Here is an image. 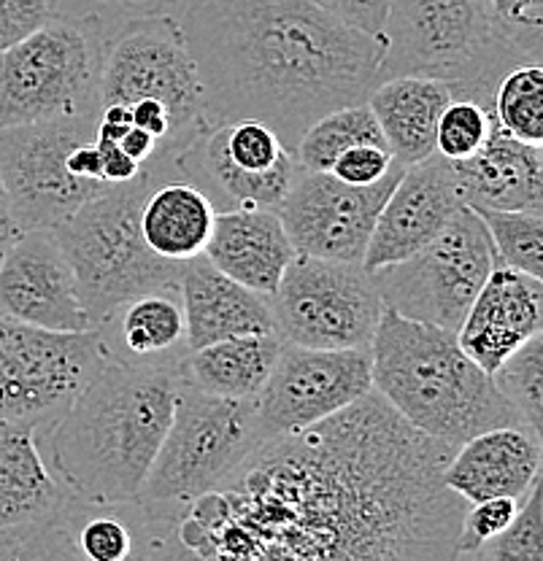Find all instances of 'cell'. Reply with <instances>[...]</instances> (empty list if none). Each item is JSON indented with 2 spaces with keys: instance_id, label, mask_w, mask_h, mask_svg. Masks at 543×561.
<instances>
[{
  "instance_id": "1",
  "label": "cell",
  "mask_w": 543,
  "mask_h": 561,
  "mask_svg": "<svg viewBox=\"0 0 543 561\" xmlns=\"http://www.w3.org/2000/svg\"><path fill=\"white\" fill-rule=\"evenodd\" d=\"M454 451L371 389L308 430L265 437L225 489L184 507L173 557L454 559L468 511L443 483Z\"/></svg>"
},
{
  "instance_id": "2",
  "label": "cell",
  "mask_w": 543,
  "mask_h": 561,
  "mask_svg": "<svg viewBox=\"0 0 543 561\" xmlns=\"http://www.w3.org/2000/svg\"><path fill=\"white\" fill-rule=\"evenodd\" d=\"M173 16L208 125L260 119L292 151L319 116L378 84L382 41L312 0H181Z\"/></svg>"
},
{
  "instance_id": "3",
  "label": "cell",
  "mask_w": 543,
  "mask_h": 561,
  "mask_svg": "<svg viewBox=\"0 0 543 561\" xmlns=\"http://www.w3.org/2000/svg\"><path fill=\"white\" fill-rule=\"evenodd\" d=\"M184 359V356H181ZM181 362L106 356L60 419L36 437L52 476L81 502H136L171 424Z\"/></svg>"
},
{
  "instance_id": "4",
  "label": "cell",
  "mask_w": 543,
  "mask_h": 561,
  "mask_svg": "<svg viewBox=\"0 0 543 561\" xmlns=\"http://www.w3.org/2000/svg\"><path fill=\"white\" fill-rule=\"evenodd\" d=\"M373 389L417 430L452 446L522 424L493 376L465 354L457 332L382 308L371 341Z\"/></svg>"
},
{
  "instance_id": "5",
  "label": "cell",
  "mask_w": 543,
  "mask_h": 561,
  "mask_svg": "<svg viewBox=\"0 0 543 561\" xmlns=\"http://www.w3.org/2000/svg\"><path fill=\"white\" fill-rule=\"evenodd\" d=\"M265 437L252 400L206 394L181 376L171 424L136 500L155 522L162 557H173V526L184 507L225 489Z\"/></svg>"
},
{
  "instance_id": "6",
  "label": "cell",
  "mask_w": 543,
  "mask_h": 561,
  "mask_svg": "<svg viewBox=\"0 0 543 561\" xmlns=\"http://www.w3.org/2000/svg\"><path fill=\"white\" fill-rule=\"evenodd\" d=\"M382 41L378 81L433 76L487 108L508 70L533 62L506 38L487 0H389Z\"/></svg>"
},
{
  "instance_id": "7",
  "label": "cell",
  "mask_w": 543,
  "mask_h": 561,
  "mask_svg": "<svg viewBox=\"0 0 543 561\" xmlns=\"http://www.w3.org/2000/svg\"><path fill=\"white\" fill-rule=\"evenodd\" d=\"M162 179L157 168L146 165L133 181L98 192L55 230L92 330L133 297L179 289L184 262L157 256L142 236L144 197Z\"/></svg>"
},
{
  "instance_id": "8",
  "label": "cell",
  "mask_w": 543,
  "mask_h": 561,
  "mask_svg": "<svg viewBox=\"0 0 543 561\" xmlns=\"http://www.w3.org/2000/svg\"><path fill=\"white\" fill-rule=\"evenodd\" d=\"M111 27L114 22L103 16L60 11L0 51V130L101 114V66Z\"/></svg>"
},
{
  "instance_id": "9",
  "label": "cell",
  "mask_w": 543,
  "mask_h": 561,
  "mask_svg": "<svg viewBox=\"0 0 543 561\" xmlns=\"http://www.w3.org/2000/svg\"><path fill=\"white\" fill-rule=\"evenodd\" d=\"M498 254L476 210L463 206L452 225L406 260L373 271L384 308L457 332Z\"/></svg>"
},
{
  "instance_id": "10",
  "label": "cell",
  "mask_w": 543,
  "mask_h": 561,
  "mask_svg": "<svg viewBox=\"0 0 543 561\" xmlns=\"http://www.w3.org/2000/svg\"><path fill=\"white\" fill-rule=\"evenodd\" d=\"M268 306L282 343L367 348L384 302L362 262L295 254L273 295H268Z\"/></svg>"
},
{
  "instance_id": "11",
  "label": "cell",
  "mask_w": 543,
  "mask_h": 561,
  "mask_svg": "<svg viewBox=\"0 0 543 561\" xmlns=\"http://www.w3.org/2000/svg\"><path fill=\"white\" fill-rule=\"evenodd\" d=\"M101 332H52L0 313V424L49 430L106 362Z\"/></svg>"
},
{
  "instance_id": "12",
  "label": "cell",
  "mask_w": 543,
  "mask_h": 561,
  "mask_svg": "<svg viewBox=\"0 0 543 561\" xmlns=\"http://www.w3.org/2000/svg\"><path fill=\"white\" fill-rule=\"evenodd\" d=\"M136 101L160 103L177 122L184 149L208 125L203 92L171 14L131 16L111 27L101 66V108ZM181 149V151H184Z\"/></svg>"
},
{
  "instance_id": "13",
  "label": "cell",
  "mask_w": 543,
  "mask_h": 561,
  "mask_svg": "<svg viewBox=\"0 0 543 561\" xmlns=\"http://www.w3.org/2000/svg\"><path fill=\"white\" fill-rule=\"evenodd\" d=\"M98 133V114L44 119L0 130V181L20 232L49 227L84 206L106 186L76 179L68 157Z\"/></svg>"
},
{
  "instance_id": "14",
  "label": "cell",
  "mask_w": 543,
  "mask_h": 561,
  "mask_svg": "<svg viewBox=\"0 0 543 561\" xmlns=\"http://www.w3.org/2000/svg\"><path fill=\"white\" fill-rule=\"evenodd\" d=\"M295 173V157L271 125L230 119L206 125L173 160V179L195 184L217 210H279Z\"/></svg>"
},
{
  "instance_id": "15",
  "label": "cell",
  "mask_w": 543,
  "mask_h": 561,
  "mask_svg": "<svg viewBox=\"0 0 543 561\" xmlns=\"http://www.w3.org/2000/svg\"><path fill=\"white\" fill-rule=\"evenodd\" d=\"M373 389L371 346L308 348L282 343L252 405L265 435H295Z\"/></svg>"
},
{
  "instance_id": "16",
  "label": "cell",
  "mask_w": 543,
  "mask_h": 561,
  "mask_svg": "<svg viewBox=\"0 0 543 561\" xmlns=\"http://www.w3.org/2000/svg\"><path fill=\"white\" fill-rule=\"evenodd\" d=\"M403 165L373 184H347L330 171H303L295 165L279 216L295 254L362 262L384 201L398 184Z\"/></svg>"
},
{
  "instance_id": "17",
  "label": "cell",
  "mask_w": 543,
  "mask_h": 561,
  "mask_svg": "<svg viewBox=\"0 0 543 561\" xmlns=\"http://www.w3.org/2000/svg\"><path fill=\"white\" fill-rule=\"evenodd\" d=\"M0 313L52 332H90L73 267L49 227L16 236L0 260Z\"/></svg>"
},
{
  "instance_id": "18",
  "label": "cell",
  "mask_w": 543,
  "mask_h": 561,
  "mask_svg": "<svg viewBox=\"0 0 543 561\" xmlns=\"http://www.w3.org/2000/svg\"><path fill=\"white\" fill-rule=\"evenodd\" d=\"M463 206L452 162L446 157L433 151L425 160L403 168L398 184L378 210L362 267L373 273L425 249L452 225Z\"/></svg>"
},
{
  "instance_id": "19",
  "label": "cell",
  "mask_w": 543,
  "mask_h": 561,
  "mask_svg": "<svg viewBox=\"0 0 543 561\" xmlns=\"http://www.w3.org/2000/svg\"><path fill=\"white\" fill-rule=\"evenodd\" d=\"M162 559L155 522L138 502L95 505L71 496L33 542L31 559Z\"/></svg>"
},
{
  "instance_id": "20",
  "label": "cell",
  "mask_w": 543,
  "mask_h": 561,
  "mask_svg": "<svg viewBox=\"0 0 543 561\" xmlns=\"http://www.w3.org/2000/svg\"><path fill=\"white\" fill-rule=\"evenodd\" d=\"M541 280L498 262L478 289L460 324L457 341L484 373H493L508 354L541 332Z\"/></svg>"
},
{
  "instance_id": "21",
  "label": "cell",
  "mask_w": 543,
  "mask_h": 561,
  "mask_svg": "<svg viewBox=\"0 0 543 561\" xmlns=\"http://www.w3.org/2000/svg\"><path fill=\"white\" fill-rule=\"evenodd\" d=\"M73 494L52 476L31 426L0 424V531L16 540V559H31L33 542Z\"/></svg>"
},
{
  "instance_id": "22",
  "label": "cell",
  "mask_w": 543,
  "mask_h": 561,
  "mask_svg": "<svg viewBox=\"0 0 543 561\" xmlns=\"http://www.w3.org/2000/svg\"><path fill=\"white\" fill-rule=\"evenodd\" d=\"M541 440L524 424L482 432L460 443L443 470V483L468 505L489 496L524 500L530 486L541 481Z\"/></svg>"
},
{
  "instance_id": "23",
  "label": "cell",
  "mask_w": 543,
  "mask_h": 561,
  "mask_svg": "<svg viewBox=\"0 0 543 561\" xmlns=\"http://www.w3.org/2000/svg\"><path fill=\"white\" fill-rule=\"evenodd\" d=\"M179 297L184 308L186 351L225 337L268 335V332L276 335L268 297L225 276L203 254L192 256L181 267Z\"/></svg>"
},
{
  "instance_id": "24",
  "label": "cell",
  "mask_w": 543,
  "mask_h": 561,
  "mask_svg": "<svg viewBox=\"0 0 543 561\" xmlns=\"http://www.w3.org/2000/svg\"><path fill=\"white\" fill-rule=\"evenodd\" d=\"M452 171L468 208L543 210L541 146L508 136L498 122H493L482 149L468 160L452 162Z\"/></svg>"
},
{
  "instance_id": "25",
  "label": "cell",
  "mask_w": 543,
  "mask_h": 561,
  "mask_svg": "<svg viewBox=\"0 0 543 561\" xmlns=\"http://www.w3.org/2000/svg\"><path fill=\"white\" fill-rule=\"evenodd\" d=\"M203 256L257 295H273L295 256L284 221L273 208L217 210Z\"/></svg>"
},
{
  "instance_id": "26",
  "label": "cell",
  "mask_w": 543,
  "mask_h": 561,
  "mask_svg": "<svg viewBox=\"0 0 543 561\" xmlns=\"http://www.w3.org/2000/svg\"><path fill=\"white\" fill-rule=\"evenodd\" d=\"M457 98L449 81L433 76H393L367 95L389 151L403 168L435 151V130L443 108Z\"/></svg>"
},
{
  "instance_id": "27",
  "label": "cell",
  "mask_w": 543,
  "mask_h": 561,
  "mask_svg": "<svg viewBox=\"0 0 543 561\" xmlns=\"http://www.w3.org/2000/svg\"><path fill=\"white\" fill-rule=\"evenodd\" d=\"M109 354L122 362L168 365L186 354V324L179 289L133 297L98 327Z\"/></svg>"
},
{
  "instance_id": "28",
  "label": "cell",
  "mask_w": 543,
  "mask_h": 561,
  "mask_svg": "<svg viewBox=\"0 0 543 561\" xmlns=\"http://www.w3.org/2000/svg\"><path fill=\"white\" fill-rule=\"evenodd\" d=\"M217 208L184 179L157 181L144 197L142 236L162 260L186 262L203 254L212 238Z\"/></svg>"
},
{
  "instance_id": "29",
  "label": "cell",
  "mask_w": 543,
  "mask_h": 561,
  "mask_svg": "<svg viewBox=\"0 0 543 561\" xmlns=\"http://www.w3.org/2000/svg\"><path fill=\"white\" fill-rule=\"evenodd\" d=\"M282 341L279 335H241L186 351L179 370L195 389L227 400H252L265 383Z\"/></svg>"
},
{
  "instance_id": "30",
  "label": "cell",
  "mask_w": 543,
  "mask_h": 561,
  "mask_svg": "<svg viewBox=\"0 0 543 561\" xmlns=\"http://www.w3.org/2000/svg\"><path fill=\"white\" fill-rule=\"evenodd\" d=\"M362 144L387 146L382 127L365 101L341 105V108L319 116L297 140L292 157L303 171H330L338 154Z\"/></svg>"
},
{
  "instance_id": "31",
  "label": "cell",
  "mask_w": 543,
  "mask_h": 561,
  "mask_svg": "<svg viewBox=\"0 0 543 561\" xmlns=\"http://www.w3.org/2000/svg\"><path fill=\"white\" fill-rule=\"evenodd\" d=\"M493 116L508 136L543 146V68L541 62L513 66L495 87Z\"/></svg>"
},
{
  "instance_id": "32",
  "label": "cell",
  "mask_w": 543,
  "mask_h": 561,
  "mask_svg": "<svg viewBox=\"0 0 543 561\" xmlns=\"http://www.w3.org/2000/svg\"><path fill=\"white\" fill-rule=\"evenodd\" d=\"M473 210L487 227L498 262L543 278V210Z\"/></svg>"
},
{
  "instance_id": "33",
  "label": "cell",
  "mask_w": 543,
  "mask_h": 561,
  "mask_svg": "<svg viewBox=\"0 0 543 561\" xmlns=\"http://www.w3.org/2000/svg\"><path fill=\"white\" fill-rule=\"evenodd\" d=\"M489 376L522 424L543 437V332L508 354Z\"/></svg>"
},
{
  "instance_id": "34",
  "label": "cell",
  "mask_w": 543,
  "mask_h": 561,
  "mask_svg": "<svg viewBox=\"0 0 543 561\" xmlns=\"http://www.w3.org/2000/svg\"><path fill=\"white\" fill-rule=\"evenodd\" d=\"M471 559L482 561H543V494L535 481L524 494L517 516L498 537L478 548Z\"/></svg>"
},
{
  "instance_id": "35",
  "label": "cell",
  "mask_w": 543,
  "mask_h": 561,
  "mask_svg": "<svg viewBox=\"0 0 543 561\" xmlns=\"http://www.w3.org/2000/svg\"><path fill=\"white\" fill-rule=\"evenodd\" d=\"M493 122V108L473 98H454L438 119L435 151L452 162L468 160L484 146Z\"/></svg>"
},
{
  "instance_id": "36",
  "label": "cell",
  "mask_w": 543,
  "mask_h": 561,
  "mask_svg": "<svg viewBox=\"0 0 543 561\" xmlns=\"http://www.w3.org/2000/svg\"><path fill=\"white\" fill-rule=\"evenodd\" d=\"M519 505L522 500H513V496H489V500L468 505L457 542H454V559H471L478 548L498 537L517 516Z\"/></svg>"
},
{
  "instance_id": "37",
  "label": "cell",
  "mask_w": 543,
  "mask_h": 561,
  "mask_svg": "<svg viewBox=\"0 0 543 561\" xmlns=\"http://www.w3.org/2000/svg\"><path fill=\"white\" fill-rule=\"evenodd\" d=\"M500 31L533 62L543 60V0H487Z\"/></svg>"
},
{
  "instance_id": "38",
  "label": "cell",
  "mask_w": 543,
  "mask_h": 561,
  "mask_svg": "<svg viewBox=\"0 0 543 561\" xmlns=\"http://www.w3.org/2000/svg\"><path fill=\"white\" fill-rule=\"evenodd\" d=\"M60 14V0H0V51Z\"/></svg>"
},
{
  "instance_id": "39",
  "label": "cell",
  "mask_w": 543,
  "mask_h": 561,
  "mask_svg": "<svg viewBox=\"0 0 543 561\" xmlns=\"http://www.w3.org/2000/svg\"><path fill=\"white\" fill-rule=\"evenodd\" d=\"M395 165H398V160H395L393 151H389L387 146L362 144L352 146V149H347L343 154H338L330 173L338 175L341 181H347V184L365 186L384 179Z\"/></svg>"
},
{
  "instance_id": "40",
  "label": "cell",
  "mask_w": 543,
  "mask_h": 561,
  "mask_svg": "<svg viewBox=\"0 0 543 561\" xmlns=\"http://www.w3.org/2000/svg\"><path fill=\"white\" fill-rule=\"evenodd\" d=\"M181 0H60V11L68 14H95L109 22L131 20L146 14H177Z\"/></svg>"
},
{
  "instance_id": "41",
  "label": "cell",
  "mask_w": 543,
  "mask_h": 561,
  "mask_svg": "<svg viewBox=\"0 0 543 561\" xmlns=\"http://www.w3.org/2000/svg\"><path fill=\"white\" fill-rule=\"evenodd\" d=\"M312 3H317L319 9L327 11V14L341 20L343 25L382 41L384 16H387L389 0H312Z\"/></svg>"
},
{
  "instance_id": "42",
  "label": "cell",
  "mask_w": 543,
  "mask_h": 561,
  "mask_svg": "<svg viewBox=\"0 0 543 561\" xmlns=\"http://www.w3.org/2000/svg\"><path fill=\"white\" fill-rule=\"evenodd\" d=\"M95 146H98V151H101L103 181H106L109 186L125 184V181H133L138 173L144 171V168L138 165V162H133L131 157H127L125 151H122L120 146L114 144V140L95 136Z\"/></svg>"
},
{
  "instance_id": "43",
  "label": "cell",
  "mask_w": 543,
  "mask_h": 561,
  "mask_svg": "<svg viewBox=\"0 0 543 561\" xmlns=\"http://www.w3.org/2000/svg\"><path fill=\"white\" fill-rule=\"evenodd\" d=\"M16 236H20V227H16L14 214H11L9 206V195H5L3 181H0V260L9 251V245L16 241Z\"/></svg>"
},
{
  "instance_id": "44",
  "label": "cell",
  "mask_w": 543,
  "mask_h": 561,
  "mask_svg": "<svg viewBox=\"0 0 543 561\" xmlns=\"http://www.w3.org/2000/svg\"><path fill=\"white\" fill-rule=\"evenodd\" d=\"M0 559H16V540L9 531H0Z\"/></svg>"
}]
</instances>
